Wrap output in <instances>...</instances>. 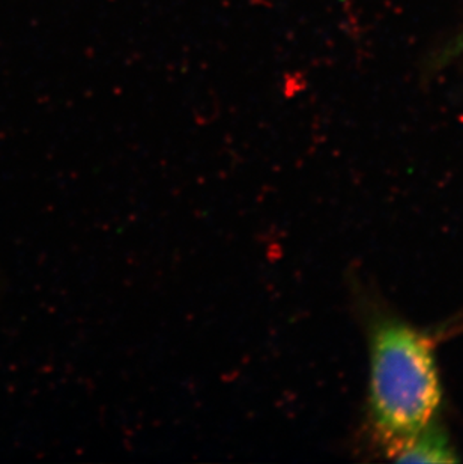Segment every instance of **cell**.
<instances>
[{
	"mask_svg": "<svg viewBox=\"0 0 463 464\" xmlns=\"http://www.w3.org/2000/svg\"><path fill=\"white\" fill-rule=\"evenodd\" d=\"M442 391L433 346L409 324L387 320L370 342V416L387 452L435 422Z\"/></svg>",
	"mask_w": 463,
	"mask_h": 464,
	"instance_id": "1",
	"label": "cell"
},
{
	"mask_svg": "<svg viewBox=\"0 0 463 464\" xmlns=\"http://www.w3.org/2000/svg\"><path fill=\"white\" fill-rule=\"evenodd\" d=\"M389 456L396 461H419V463H450L458 460L451 450L446 434L438 429L435 422L421 430L416 436L408 439L396 448Z\"/></svg>",
	"mask_w": 463,
	"mask_h": 464,
	"instance_id": "2",
	"label": "cell"
},
{
	"mask_svg": "<svg viewBox=\"0 0 463 464\" xmlns=\"http://www.w3.org/2000/svg\"><path fill=\"white\" fill-rule=\"evenodd\" d=\"M463 54V32L456 40L451 41L450 45L439 54L442 61L447 62L453 57H459Z\"/></svg>",
	"mask_w": 463,
	"mask_h": 464,
	"instance_id": "3",
	"label": "cell"
}]
</instances>
